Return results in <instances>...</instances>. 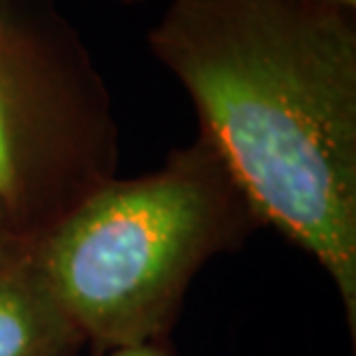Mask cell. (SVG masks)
Masks as SVG:
<instances>
[{"instance_id":"6da1fadb","label":"cell","mask_w":356,"mask_h":356,"mask_svg":"<svg viewBox=\"0 0 356 356\" xmlns=\"http://www.w3.org/2000/svg\"><path fill=\"white\" fill-rule=\"evenodd\" d=\"M356 12L310 0H167L155 60L261 227L317 259L356 336Z\"/></svg>"},{"instance_id":"7a4b0ae2","label":"cell","mask_w":356,"mask_h":356,"mask_svg":"<svg viewBox=\"0 0 356 356\" xmlns=\"http://www.w3.org/2000/svg\"><path fill=\"white\" fill-rule=\"evenodd\" d=\"M261 222L199 132L151 174L113 178L31 252L97 354L158 343L192 277Z\"/></svg>"},{"instance_id":"3957f363","label":"cell","mask_w":356,"mask_h":356,"mask_svg":"<svg viewBox=\"0 0 356 356\" xmlns=\"http://www.w3.org/2000/svg\"><path fill=\"white\" fill-rule=\"evenodd\" d=\"M111 92L54 0H0V213L33 252L116 178Z\"/></svg>"},{"instance_id":"277c9868","label":"cell","mask_w":356,"mask_h":356,"mask_svg":"<svg viewBox=\"0 0 356 356\" xmlns=\"http://www.w3.org/2000/svg\"><path fill=\"white\" fill-rule=\"evenodd\" d=\"M83 345L33 254L0 266V356H76Z\"/></svg>"},{"instance_id":"5b68a950","label":"cell","mask_w":356,"mask_h":356,"mask_svg":"<svg viewBox=\"0 0 356 356\" xmlns=\"http://www.w3.org/2000/svg\"><path fill=\"white\" fill-rule=\"evenodd\" d=\"M21 254H31V252H26L24 248L17 243L10 225H7V220L3 218V213H0V266H5L7 261L21 257Z\"/></svg>"},{"instance_id":"8992f818","label":"cell","mask_w":356,"mask_h":356,"mask_svg":"<svg viewBox=\"0 0 356 356\" xmlns=\"http://www.w3.org/2000/svg\"><path fill=\"white\" fill-rule=\"evenodd\" d=\"M97 356H169V352L158 340V343H146V345H134V347H118V350L102 352Z\"/></svg>"},{"instance_id":"52a82bcc","label":"cell","mask_w":356,"mask_h":356,"mask_svg":"<svg viewBox=\"0 0 356 356\" xmlns=\"http://www.w3.org/2000/svg\"><path fill=\"white\" fill-rule=\"evenodd\" d=\"M310 3H319V5H329V7H338V10L356 12V0H310Z\"/></svg>"},{"instance_id":"ba28073f","label":"cell","mask_w":356,"mask_h":356,"mask_svg":"<svg viewBox=\"0 0 356 356\" xmlns=\"http://www.w3.org/2000/svg\"><path fill=\"white\" fill-rule=\"evenodd\" d=\"M120 5H141V3H151V0H116Z\"/></svg>"}]
</instances>
